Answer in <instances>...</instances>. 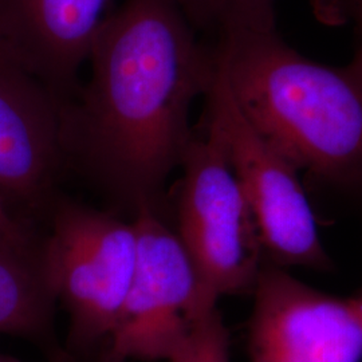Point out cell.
<instances>
[{
  "instance_id": "cell-1",
  "label": "cell",
  "mask_w": 362,
  "mask_h": 362,
  "mask_svg": "<svg viewBox=\"0 0 362 362\" xmlns=\"http://www.w3.org/2000/svg\"><path fill=\"white\" fill-rule=\"evenodd\" d=\"M176 0H124L91 47L89 81L66 101L64 136L76 168L133 212L157 207L192 139L189 116L218 71Z\"/></svg>"
},
{
  "instance_id": "cell-2",
  "label": "cell",
  "mask_w": 362,
  "mask_h": 362,
  "mask_svg": "<svg viewBox=\"0 0 362 362\" xmlns=\"http://www.w3.org/2000/svg\"><path fill=\"white\" fill-rule=\"evenodd\" d=\"M214 49L252 128L313 180L362 191V59L344 67L311 61L276 23L238 27Z\"/></svg>"
},
{
  "instance_id": "cell-3",
  "label": "cell",
  "mask_w": 362,
  "mask_h": 362,
  "mask_svg": "<svg viewBox=\"0 0 362 362\" xmlns=\"http://www.w3.org/2000/svg\"><path fill=\"white\" fill-rule=\"evenodd\" d=\"M175 231L209 299L252 294L266 259L258 227L215 129L202 118L180 164Z\"/></svg>"
},
{
  "instance_id": "cell-4",
  "label": "cell",
  "mask_w": 362,
  "mask_h": 362,
  "mask_svg": "<svg viewBox=\"0 0 362 362\" xmlns=\"http://www.w3.org/2000/svg\"><path fill=\"white\" fill-rule=\"evenodd\" d=\"M133 220L73 202L58 204L39 252L43 279L70 315V338L90 348L112 336L134 272Z\"/></svg>"
},
{
  "instance_id": "cell-5",
  "label": "cell",
  "mask_w": 362,
  "mask_h": 362,
  "mask_svg": "<svg viewBox=\"0 0 362 362\" xmlns=\"http://www.w3.org/2000/svg\"><path fill=\"white\" fill-rule=\"evenodd\" d=\"M132 220L137 235L134 272L103 357L168 361L218 306L206 296L177 233L157 207L140 206Z\"/></svg>"
},
{
  "instance_id": "cell-6",
  "label": "cell",
  "mask_w": 362,
  "mask_h": 362,
  "mask_svg": "<svg viewBox=\"0 0 362 362\" xmlns=\"http://www.w3.org/2000/svg\"><path fill=\"white\" fill-rule=\"evenodd\" d=\"M203 118L218 133L258 227L266 262L330 270L298 170L248 122L218 62Z\"/></svg>"
},
{
  "instance_id": "cell-7",
  "label": "cell",
  "mask_w": 362,
  "mask_h": 362,
  "mask_svg": "<svg viewBox=\"0 0 362 362\" xmlns=\"http://www.w3.org/2000/svg\"><path fill=\"white\" fill-rule=\"evenodd\" d=\"M252 294L251 362H361L362 290L327 296L264 262Z\"/></svg>"
},
{
  "instance_id": "cell-8",
  "label": "cell",
  "mask_w": 362,
  "mask_h": 362,
  "mask_svg": "<svg viewBox=\"0 0 362 362\" xmlns=\"http://www.w3.org/2000/svg\"><path fill=\"white\" fill-rule=\"evenodd\" d=\"M110 0H0V59L71 100Z\"/></svg>"
},
{
  "instance_id": "cell-9",
  "label": "cell",
  "mask_w": 362,
  "mask_h": 362,
  "mask_svg": "<svg viewBox=\"0 0 362 362\" xmlns=\"http://www.w3.org/2000/svg\"><path fill=\"white\" fill-rule=\"evenodd\" d=\"M65 103L0 59V196L38 202L69 168Z\"/></svg>"
},
{
  "instance_id": "cell-10",
  "label": "cell",
  "mask_w": 362,
  "mask_h": 362,
  "mask_svg": "<svg viewBox=\"0 0 362 362\" xmlns=\"http://www.w3.org/2000/svg\"><path fill=\"white\" fill-rule=\"evenodd\" d=\"M38 258L25 240L0 238V334L40 336L49 330L54 303Z\"/></svg>"
},
{
  "instance_id": "cell-11",
  "label": "cell",
  "mask_w": 362,
  "mask_h": 362,
  "mask_svg": "<svg viewBox=\"0 0 362 362\" xmlns=\"http://www.w3.org/2000/svg\"><path fill=\"white\" fill-rule=\"evenodd\" d=\"M194 31L216 39L238 27L275 23V0H176Z\"/></svg>"
},
{
  "instance_id": "cell-12",
  "label": "cell",
  "mask_w": 362,
  "mask_h": 362,
  "mask_svg": "<svg viewBox=\"0 0 362 362\" xmlns=\"http://www.w3.org/2000/svg\"><path fill=\"white\" fill-rule=\"evenodd\" d=\"M168 362H230V333L218 308L196 324Z\"/></svg>"
},
{
  "instance_id": "cell-13",
  "label": "cell",
  "mask_w": 362,
  "mask_h": 362,
  "mask_svg": "<svg viewBox=\"0 0 362 362\" xmlns=\"http://www.w3.org/2000/svg\"><path fill=\"white\" fill-rule=\"evenodd\" d=\"M321 13L330 21L353 25L360 40L354 55L362 59V0H321Z\"/></svg>"
},
{
  "instance_id": "cell-14",
  "label": "cell",
  "mask_w": 362,
  "mask_h": 362,
  "mask_svg": "<svg viewBox=\"0 0 362 362\" xmlns=\"http://www.w3.org/2000/svg\"><path fill=\"white\" fill-rule=\"evenodd\" d=\"M0 238L10 239V240H25L19 226L13 221L7 208L4 206L1 196H0Z\"/></svg>"
},
{
  "instance_id": "cell-15",
  "label": "cell",
  "mask_w": 362,
  "mask_h": 362,
  "mask_svg": "<svg viewBox=\"0 0 362 362\" xmlns=\"http://www.w3.org/2000/svg\"><path fill=\"white\" fill-rule=\"evenodd\" d=\"M0 362H23L21 361V360H18V358H13V357H10V356H4V354H0ZM97 362H109L104 360V358H100Z\"/></svg>"
}]
</instances>
